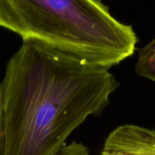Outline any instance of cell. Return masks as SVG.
Listing matches in <instances>:
<instances>
[{"label": "cell", "mask_w": 155, "mask_h": 155, "mask_svg": "<svg viewBox=\"0 0 155 155\" xmlns=\"http://www.w3.org/2000/svg\"><path fill=\"white\" fill-rule=\"evenodd\" d=\"M3 151V119L2 103L1 89H0V155H2Z\"/></svg>", "instance_id": "cell-6"}, {"label": "cell", "mask_w": 155, "mask_h": 155, "mask_svg": "<svg viewBox=\"0 0 155 155\" xmlns=\"http://www.w3.org/2000/svg\"><path fill=\"white\" fill-rule=\"evenodd\" d=\"M119 86L105 67L36 40H23L0 85L2 155H57Z\"/></svg>", "instance_id": "cell-1"}, {"label": "cell", "mask_w": 155, "mask_h": 155, "mask_svg": "<svg viewBox=\"0 0 155 155\" xmlns=\"http://www.w3.org/2000/svg\"><path fill=\"white\" fill-rule=\"evenodd\" d=\"M135 70L139 77L155 82V37L139 50Z\"/></svg>", "instance_id": "cell-4"}, {"label": "cell", "mask_w": 155, "mask_h": 155, "mask_svg": "<svg viewBox=\"0 0 155 155\" xmlns=\"http://www.w3.org/2000/svg\"><path fill=\"white\" fill-rule=\"evenodd\" d=\"M101 155H155V130L126 124L106 138Z\"/></svg>", "instance_id": "cell-3"}, {"label": "cell", "mask_w": 155, "mask_h": 155, "mask_svg": "<svg viewBox=\"0 0 155 155\" xmlns=\"http://www.w3.org/2000/svg\"><path fill=\"white\" fill-rule=\"evenodd\" d=\"M0 27L108 69L138 42L102 0H0Z\"/></svg>", "instance_id": "cell-2"}, {"label": "cell", "mask_w": 155, "mask_h": 155, "mask_svg": "<svg viewBox=\"0 0 155 155\" xmlns=\"http://www.w3.org/2000/svg\"><path fill=\"white\" fill-rule=\"evenodd\" d=\"M57 155H90V152L84 145L74 141L65 145Z\"/></svg>", "instance_id": "cell-5"}]
</instances>
